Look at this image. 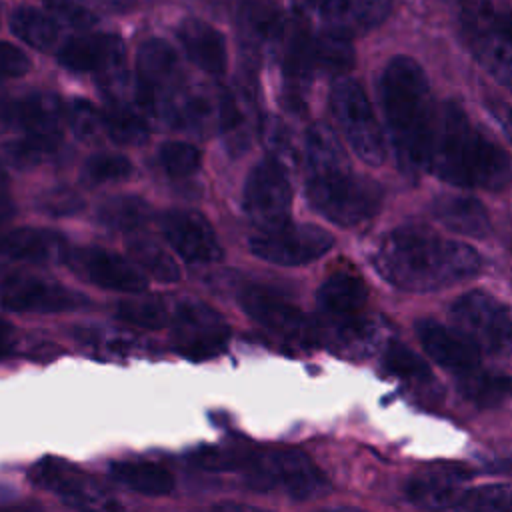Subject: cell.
Instances as JSON below:
<instances>
[{
    "label": "cell",
    "mask_w": 512,
    "mask_h": 512,
    "mask_svg": "<svg viewBox=\"0 0 512 512\" xmlns=\"http://www.w3.org/2000/svg\"><path fill=\"white\" fill-rule=\"evenodd\" d=\"M84 172H86L88 180H92L96 184H104V182L126 180L128 176H132L134 166L124 154L98 152L86 160Z\"/></svg>",
    "instance_id": "40"
},
{
    "label": "cell",
    "mask_w": 512,
    "mask_h": 512,
    "mask_svg": "<svg viewBox=\"0 0 512 512\" xmlns=\"http://www.w3.org/2000/svg\"><path fill=\"white\" fill-rule=\"evenodd\" d=\"M126 48L116 34H84L68 38L58 50V62L72 72L102 76L124 68Z\"/></svg>",
    "instance_id": "20"
},
{
    "label": "cell",
    "mask_w": 512,
    "mask_h": 512,
    "mask_svg": "<svg viewBox=\"0 0 512 512\" xmlns=\"http://www.w3.org/2000/svg\"><path fill=\"white\" fill-rule=\"evenodd\" d=\"M212 512H270V510H262L258 506H252V504H240V502H222V504H216L212 508Z\"/></svg>",
    "instance_id": "48"
},
{
    "label": "cell",
    "mask_w": 512,
    "mask_h": 512,
    "mask_svg": "<svg viewBox=\"0 0 512 512\" xmlns=\"http://www.w3.org/2000/svg\"><path fill=\"white\" fill-rule=\"evenodd\" d=\"M458 506L464 512H512V486L468 490Z\"/></svg>",
    "instance_id": "41"
},
{
    "label": "cell",
    "mask_w": 512,
    "mask_h": 512,
    "mask_svg": "<svg viewBox=\"0 0 512 512\" xmlns=\"http://www.w3.org/2000/svg\"><path fill=\"white\" fill-rule=\"evenodd\" d=\"M30 70V58L12 42H0V80L20 78Z\"/></svg>",
    "instance_id": "44"
},
{
    "label": "cell",
    "mask_w": 512,
    "mask_h": 512,
    "mask_svg": "<svg viewBox=\"0 0 512 512\" xmlns=\"http://www.w3.org/2000/svg\"><path fill=\"white\" fill-rule=\"evenodd\" d=\"M2 306L10 312L54 314L86 304V298L58 282L38 276H14L4 282L0 292Z\"/></svg>",
    "instance_id": "15"
},
{
    "label": "cell",
    "mask_w": 512,
    "mask_h": 512,
    "mask_svg": "<svg viewBox=\"0 0 512 512\" xmlns=\"http://www.w3.org/2000/svg\"><path fill=\"white\" fill-rule=\"evenodd\" d=\"M318 310L326 336L342 350H368L376 326L368 314V288L356 274L336 272L318 288Z\"/></svg>",
    "instance_id": "5"
},
{
    "label": "cell",
    "mask_w": 512,
    "mask_h": 512,
    "mask_svg": "<svg viewBox=\"0 0 512 512\" xmlns=\"http://www.w3.org/2000/svg\"><path fill=\"white\" fill-rule=\"evenodd\" d=\"M242 204L252 222L272 228L288 222L292 206V184L284 164L276 158L260 160L248 174Z\"/></svg>",
    "instance_id": "13"
},
{
    "label": "cell",
    "mask_w": 512,
    "mask_h": 512,
    "mask_svg": "<svg viewBox=\"0 0 512 512\" xmlns=\"http://www.w3.org/2000/svg\"><path fill=\"white\" fill-rule=\"evenodd\" d=\"M178 38L186 56L204 72L212 76H220L228 68V50L226 38L212 24L188 18L178 28Z\"/></svg>",
    "instance_id": "24"
},
{
    "label": "cell",
    "mask_w": 512,
    "mask_h": 512,
    "mask_svg": "<svg viewBox=\"0 0 512 512\" xmlns=\"http://www.w3.org/2000/svg\"><path fill=\"white\" fill-rule=\"evenodd\" d=\"M450 320L480 352H512V310L484 290H470L450 306Z\"/></svg>",
    "instance_id": "9"
},
{
    "label": "cell",
    "mask_w": 512,
    "mask_h": 512,
    "mask_svg": "<svg viewBox=\"0 0 512 512\" xmlns=\"http://www.w3.org/2000/svg\"><path fill=\"white\" fill-rule=\"evenodd\" d=\"M64 120L60 100L50 92H36L10 104V126L30 136H58Z\"/></svg>",
    "instance_id": "25"
},
{
    "label": "cell",
    "mask_w": 512,
    "mask_h": 512,
    "mask_svg": "<svg viewBox=\"0 0 512 512\" xmlns=\"http://www.w3.org/2000/svg\"><path fill=\"white\" fill-rule=\"evenodd\" d=\"M334 244L330 232L314 224L284 222L262 228L248 240L254 256L282 266H302L324 256Z\"/></svg>",
    "instance_id": "11"
},
{
    "label": "cell",
    "mask_w": 512,
    "mask_h": 512,
    "mask_svg": "<svg viewBox=\"0 0 512 512\" xmlns=\"http://www.w3.org/2000/svg\"><path fill=\"white\" fill-rule=\"evenodd\" d=\"M0 256L22 262H56L70 256L62 234L46 228H16L0 234Z\"/></svg>",
    "instance_id": "23"
},
{
    "label": "cell",
    "mask_w": 512,
    "mask_h": 512,
    "mask_svg": "<svg viewBox=\"0 0 512 512\" xmlns=\"http://www.w3.org/2000/svg\"><path fill=\"white\" fill-rule=\"evenodd\" d=\"M490 12H492V20L496 22V26L512 40V10L490 2Z\"/></svg>",
    "instance_id": "46"
},
{
    "label": "cell",
    "mask_w": 512,
    "mask_h": 512,
    "mask_svg": "<svg viewBox=\"0 0 512 512\" xmlns=\"http://www.w3.org/2000/svg\"><path fill=\"white\" fill-rule=\"evenodd\" d=\"M128 252L132 260L154 280L158 282H178L180 280V268L170 252H166L158 242L136 236L128 242Z\"/></svg>",
    "instance_id": "32"
},
{
    "label": "cell",
    "mask_w": 512,
    "mask_h": 512,
    "mask_svg": "<svg viewBox=\"0 0 512 512\" xmlns=\"http://www.w3.org/2000/svg\"><path fill=\"white\" fill-rule=\"evenodd\" d=\"M376 272L406 292H434L476 276L480 254L460 242L440 236L422 224L390 230L374 254Z\"/></svg>",
    "instance_id": "1"
},
{
    "label": "cell",
    "mask_w": 512,
    "mask_h": 512,
    "mask_svg": "<svg viewBox=\"0 0 512 512\" xmlns=\"http://www.w3.org/2000/svg\"><path fill=\"white\" fill-rule=\"evenodd\" d=\"M2 196H6V172H4V168L0 164V198Z\"/></svg>",
    "instance_id": "52"
},
{
    "label": "cell",
    "mask_w": 512,
    "mask_h": 512,
    "mask_svg": "<svg viewBox=\"0 0 512 512\" xmlns=\"http://www.w3.org/2000/svg\"><path fill=\"white\" fill-rule=\"evenodd\" d=\"M84 206L82 202V196L72 190V188H66V186H56V188H50L48 192H44L40 198H38V208L50 216H72L76 212H80Z\"/></svg>",
    "instance_id": "42"
},
{
    "label": "cell",
    "mask_w": 512,
    "mask_h": 512,
    "mask_svg": "<svg viewBox=\"0 0 512 512\" xmlns=\"http://www.w3.org/2000/svg\"><path fill=\"white\" fill-rule=\"evenodd\" d=\"M472 472L460 464H430L412 474L404 486L406 498L426 510L458 506L466 496Z\"/></svg>",
    "instance_id": "17"
},
{
    "label": "cell",
    "mask_w": 512,
    "mask_h": 512,
    "mask_svg": "<svg viewBox=\"0 0 512 512\" xmlns=\"http://www.w3.org/2000/svg\"><path fill=\"white\" fill-rule=\"evenodd\" d=\"M52 12L76 28H90L98 22L92 0H44Z\"/></svg>",
    "instance_id": "43"
},
{
    "label": "cell",
    "mask_w": 512,
    "mask_h": 512,
    "mask_svg": "<svg viewBox=\"0 0 512 512\" xmlns=\"http://www.w3.org/2000/svg\"><path fill=\"white\" fill-rule=\"evenodd\" d=\"M428 170L452 186L496 192L512 180V158L458 102L446 100L436 110Z\"/></svg>",
    "instance_id": "2"
},
{
    "label": "cell",
    "mask_w": 512,
    "mask_h": 512,
    "mask_svg": "<svg viewBox=\"0 0 512 512\" xmlns=\"http://www.w3.org/2000/svg\"><path fill=\"white\" fill-rule=\"evenodd\" d=\"M106 120V136L118 144L134 146L142 144L148 138V126L144 122V116L130 108L120 106H108L104 110Z\"/></svg>",
    "instance_id": "36"
},
{
    "label": "cell",
    "mask_w": 512,
    "mask_h": 512,
    "mask_svg": "<svg viewBox=\"0 0 512 512\" xmlns=\"http://www.w3.org/2000/svg\"><path fill=\"white\" fill-rule=\"evenodd\" d=\"M348 164V158L334 132L324 124H312L304 136V168L306 174Z\"/></svg>",
    "instance_id": "31"
},
{
    "label": "cell",
    "mask_w": 512,
    "mask_h": 512,
    "mask_svg": "<svg viewBox=\"0 0 512 512\" xmlns=\"http://www.w3.org/2000/svg\"><path fill=\"white\" fill-rule=\"evenodd\" d=\"M168 326L176 352L190 360H208L220 354L230 338L226 320L212 306L198 300L178 302Z\"/></svg>",
    "instance_id": "10"
},
{
    "label": "cell",
    "mask_w": 512,
    "mask_h": 512,
    "mask_svg": "<svg viewBox=\"0 0 512 512\" xmlns=\"http://www.w3.org/2000/svg\"><path fill=\"white\" fill-rule=\"evenodd\" d=\"M14 344H16L14 328L8 322L0 320V358H6L14 350Z\"/></svg>",
    "instance_id": "47"
},
{
    "label": "cell",
    "mask_w": 512,
    "mask_h": 512,
    "mask_svg": "<svg viewBox=\"0 0 512 512\" xmlns=\"http://www.w3.org/2000/svg\"><path fill=\"white\" fill-rule=\"evenodd\" d=\"M458 390L478 408H494L512 396V376L476 368L458 378Z\"/></svg>",
    "instance_id": "29"
},
{
    "label": "cell",
    "mask_w": 512,
    "mask_h": 512,
    "mask_svg": "<svg viewBox=\"0 0 512 512\" xmlns=\"http://www.w3.org/2000/svg\"><path fill=\"white\" fill-rule=\"evenodd\" d=\"M240 28L254 46H266L282 36V16L274 0H242Z\"/></svg>",
    "instance_id": "28"
},
{
    "label": "cell",
    "mask_w": 512,
    "mask_h": 512,
    "mask_svg": "<svg viewBox=\"0 0 512 512\" xmlns=\"http://www.w3.org/2000/svg\"><path fill=\"white\" fill-rule=\"evenodd\" d=\"M56 146H58V138L26 134L24 138L6 146V158L10 164L18 168H30L50 160L56 152Z\"/></svg>",
    "instance_id": "38"
},
{
    "label": "cell",
    "mask_w": 512,
    "mask_h": 512,
    "mask_svg": "<svg viewBox=\"0 0 512 512\" xmlns=\"http://www.w3.org/2000/svg\"><path fill=\"white\" fill-rule=\"evenodd\" d=\"M68 124L74 136L86 144H96L106 136L104 112H100L88 100H74L68 108Z\"/></svg>",
    "instance_id": "37"
},
{
    "label": "cell",
    "mask_w": 512,
    "mask_h": 512,
    "mask_svg": "<svg viewBox=\"0 0 512 512\" xmlns=\"http://www.w3.org/2000/svg\"><path fill=\"white\" fill-rule=\"evenodd\" d=\"M306 198L326 220L338 226H358L374 218L382 206V188L340 164L306 174Z\"/></svg>",
    "instance_id": "6"
},
{
    "label": "cell",
    "mask_w": 512,
    "mask_h": 512,
    "mask_svg": "<svg viewBox=\"0 0 512 512\" xmlns=\"http://www.w3.org/2000/svg\"><path fill=\"white\" fill-rule=\"evenodd\" d=\"M10 126V104L0 98V132Z\"/></svg>",
    "instance_id": "49"
},
{
    "label": "cell",
    "mask_w": 512,
    "mask_h": 512,
    "mask_svg": "<svg viewBox=\"0 0 512 512\" xmlns=\"http://www.w3.org/2000/svg\"><path fill=\"white\" fill-rule=\"evenodd\" d=\"M462 30L480 66L512 90V40L492 20L488 0H470L462 6Z\"/></svg>",
    "instance_id": "12"
},
{
    "label": "cell",
    "mask_w": 512,
    "mask_h": 512,
    "mask_svg": "<svg viewBox=\"0 0 512 512\" xmlns=\"http://www.w3.org/2000/svg\"><path fill=\"white\" fill-rule=\"evenodd\" d=\"M194 464L210 472H238L254 490H282L294 500H310L328 490V478L298 448H202Z\"/></svg>",
    "instance_id": "4"
},
{
    "label": "cell",
    "mask_w": 512,
    "mask_h": 512,
    "mask_svg": "<svg viewBox=\"0 0 512 512\" xmlns=\"http://www.w3.org/2000/svg\"><path fill=\"white\" fill-rule=\"evenodd\" d=\"M112 480L146 496H166L174 490V476L154 462H114L108 468Z\"/></svg>",
    "instance_id": "27"
},
{
    "label": "cell",
    "mask_w": 512,
    "mask_h": 512,
    "mask_svg": "<svg viewBox=\"0 0 512 512\" xmlns=\"http://www.w3.org/2000/svg\"><path fill=\"white\" fill-rule=\"evenodd\" d=\"M484 106L508 140H512V102L494 94H484Z\"/></svg>",
    "instance_id": "45"
},
{
    "label": "cell",
    "mask_w": 512,
    "mask_h": 512,
    "mask_svg": "<svg viewBox=\"0 0 512 512\" xmlns=\"http://www.w3.org/2000/svg\"><path fill=\"white\" fill-rule=\"evenodd\" d=\"M10 30L36 50H50L60 34L58 22L32 6H18L10 14Z\"/></svg>",
    "instance_id": "30"
},
{
    "label": "cell",
    "mask_w": 512,
    "mask_h": 512,
    "mask_svg": "<svg viewBox=\"0 0 512 512\" xmlns=\"http://www.w3.org/2000/svg\"><path fill=\"white\" fill-rule=\"evenodd\" d=\"M318 512H364V510L350 508V506H338V508H326V510H318Z\"/></svg>",
    "instance_id": "51"
},
{
    "label": "cell",
    "mask_w": 512,
    "mask_h": 512,
    "mask_svg": "<svg viewBox=\"0 0 512 512\" xmlns=\"http://www.w3.org/2000/svg\"><path fill=\"white\" fill-rule=\"evenodd\" d=\"M166 242L188 262H216L222 258L220 242L210 222L196 210H170L162 216Z\"/></svg>",
    "instance_id": "18"
},
{
    "label": "cell",
    "mask_w": 512,
    "mask_h": 512,
    "mask_svg": "<svg viewBox=\"0 0 512 512\" xmlns=\"http://www.w3.org/2000/svg\"><path fill=\"white\" fill-rule=\"evenodd\" d=\"M434 218L448 230L484 238L490 234V218L484 204L464 194H442L432 204Z\"/></svg>",
    "instance_id": "26"
},
{
    "label": "cell",
    "mask_w": 512,
    "mask_h": 512,
    "mask_svg": "<svg viewBox=\"0 0 512 512\" xmlns=\"http://www.w3.org/2000/svg\"><path fill=\"white\" fill-rule=\"evenodd\" d=\"M382 364H384L386 372H390L396 378L408 380V382H430L432 380V372H430L428 364L416 352H412L406 344L396 342V340H390L386 344Z\"/></svg>",
    "instance_id": "35"
},
{
    "label": "cell",
    "mask_w": 512,
    "mask_h": 512,
    "mask_svg": "<svg viewBox=\"0 0 512 512\" xmlns=\"http://www.w3.org/2000/svg\"><path fill=\"white\" fill-rule=\"evenodd\" d=\"M414 328L422 348L438 366L458 376H464L480 366V350L458 330L430 318L418 320Z\"/></svg>",
    "instance_id": "21"
},
{
    "label": "cell",
    "mask_w": 512,
    "mask_h": 512,
    "mask_svg": "<svg viewBox=\"0 0 512 512\" xmlns=\"http://www.w3.org/2000/svg\"><path fill=\"white\" fill-rule=\"evenodd\" d=\"M116 2H130V0H116Z\"/></svg>",
    "instance_id": "53"
},
{
    "label": "cell",
    "mask_w": 512,
    "mask_h": 512,
    "mask_svg": "<svg viewBox=\"0 0 512 512\" xmlns=\"http://www.w3.org/2000/svg\"><path fill=\"white\" fill-rule=\"evenodd\" d=\"M116 318L138 328L158 330L170 322V312L162 298L150 296V298H132V300L120 302L116 306Z\"/></svg>",
    "instance_id": "34"
},
{
    "label": "cell",
    "mask_w": 512,
    "mask_h": 512,
    "mask_svg": "<svg viewBox=\"0 0 512 512\" xmlns=\"http://www.w3.org/2000/svg\"><path fill=\"white\" fill-rule=\"evenodd\" d=\"M242 310L274 336L296 346H312L318 340L314 324L288 300L260 286H250L240 294Z\"/></svg>",
    "instance_id": "14"
},
{
    "label": "cell",
    "mask_w": 512,
    "mask_h": 512,
    "mask_svg": "<svg viewBox=\"0 0 512 512\" xmlns=\"http://www.w3.org/2000/svg\"><path fill=\"white\" fill-rule=\"evenodd\" d=\"M162 168L174 178H186L200 170L202 154L188 142H164L158 152Z\"/></svg>",
    "instance_id": "39"
},
{
    "label": "cell",
    "mask_w": 512,
    "mask_h": 512,
    "mask_svg": "<svg viewBox=\"0 0 512 512\" xmlns=\"http://www.w3.org/2000/svg\"><path fill=\"white\" fill-rule=\"evenodd\" d=\"M300 8L312 10L324 32L350 40L380 26L392 10V0H304Z\"/></svg>",
    "instance_id": "16"
},
{
    "label": "cell",
    "mask_w": 512,
    "mask_h": 512,
    "mask_svg": "<svg viewBox=\"0 0 512 512\" xmlns=\"http://www.w3.org/2000/svg\"><path fill=\"white\" fill-rule=\"evenodd\" d=\"M30 478L76 512H128L106 484L68 460L44 456L30 468Z\"/></svg>",
    "instance_id": "7"
},
{
    "label": "cell",
    "mask_w": 512,
    "mask_h": 512,
    "mask_svg": "<svg viewBox=\"0 0 512 512\" xmlns=\"http://www.w3.org/2000/svg\"><path fill=\"white\" fill-rule=\"evenodd\" d=\"M6 512H42V508L40 506H36V504H18V506H12V508H8Z\"/></svg>",
    "instance_id": "50"
},
{
    "label": "cell",
    "mask_w": 512,
    "mask_h": 512,
    "mask_svg": "<svg viewBox=\"0 0 512 512\" xmlns=\"http://www.w3.org/2000/svg\"><path fill=\"white\" fill-rule=\"evenodd\" d=\"M380 100L398 166L408 176L428 170L436 122L430 82L410 56H394L380 76Z\"/></svg>",
    "instance_id": "3"
},
{
    "label": "cell",
    "mask_w": 512,
    "mask_h": 512,
    "mask_svg": "<svg viewBox=\"0 0 512 512\" xmlns=\"http://www.w3.org/2000/svg\"><path fill=\"white\" fill-rule=\"evenodd\" d=\"M152 210L148 202L140 196L124 194V196H114L108 198L100 208H98V220L106 224L108 228L114 230H136L142 224L148 222Z\"/></svg>",
    "instance_id": "33"
},
{
    "label": "cell",
    "mask_w": 512,
    "mask_h": 512,
    "mask_svg": "<svg viewBox=\"0 0 512 512\" xmlns=\"http://www.w3.org/2000/svg\"><path fill=\"white\" fill-rule=\"evenodd\" d=\"M68 258L72 260V266L98 288L136 294L148 286L146 276L134 264L110 250L92 246Z\"/></svg>",
    "instance_id": "19"
},
{
    "label": "cell",
    "mask_w": 512,
    "mask_h": 512,
    "mask_svg": "<svg viewBox=\"0 0 512 512\" xmlns=\"http://www.w3.org/2000/svg\"><path fill=\"white\" fill-rule=\"evenodd\" d=\"M136 76L156 94L158 116L162 100L170 96L180 78V62L174 48L160 38L144 40L136 54Z\"/></svg>",
    "instance_id": "22"
},
{
    "label": "cell",
    "mask_w": 512,
    "mask_h": 512,
    "mask_svg": "<svg viewBox=\"0 0 512 512\" xmlns=\"http://www.w3.org/2000/svg\"><path fill=\"white\" fill-rule=\"evenodd\" d=\"M330 110L352 152L362 162L380 166L386 158L384 132L360 84L340 78L330 90Z\"/></svg>",
    "instance_id": "8"
}]
</instances>
